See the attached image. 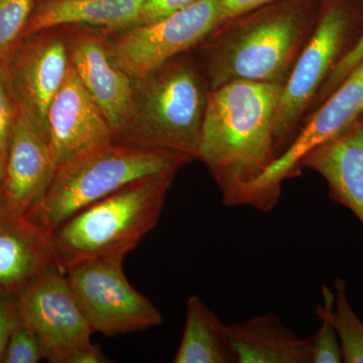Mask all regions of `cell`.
I'll return each instance as SVG.
<instances>
[{"instance_id": "cell-1", "label": "cell", "mask_w": 363, "mask_h": 363, "mask_svg": "<svg viewBox=\"0 0 363 363\" xmlns=\"http://www.w3.org/2000/svg\"><path fill=\"white\" fill-rule=\"evenodd\" d=\"M281 83L236 80L207 98L199 159L226 206H241L250 183L276 159L274 113Z\"/></svg>"}, {"instance_id": "cell-2", "label": "cell", "mask_w": 363, "mask_h": 363, "mask_svg": "<svg viewBox=\"0 0 363 363\" xmlns=\"http://www.w3.org/2000/svg\"><path fill=\"white\" fill-rule=\"evenodd\" d=\"M176 173L133 182L56 227L52 241L59 269L65 272L87 260H123L157 226Z\"/></svg>"}, {"instance_id": "cell-3", "label": "cell", "mask_w": 363, "mask_h": 363, "mask_svg": "<svg viewBox=\"0 0 363 363\" xmlns=\"http://www.w3.org/2000/svg\"><path fill=\"white\" fill-rule=\"evenodd\" d=\"M206 101L194 68L169 62L135 80L130 119L112 143L199 157Z\"/></svg>"}, {"instance_id": "cell-4", "label": "cell", "mask_w": 363, "mask_h": 363, "mask_svg": "<svg viewBox=\"0 0 363 363\" xmlns=\"http://www.w3.org/2000/svg\"><path fill=\"white\" fill-rule=\"evenodd\" d=\"M189 160L177 152L112 143L57 169L44 200L28 216L52 231L80 210L133 182L178 171Z\"/></svg>"}, {"instance_id": "cell-5", "label": "cell", "mask_w": 363, "mask_h": 363, "mask_svg": "<svg viewBox=\"0 0 363 363\" xmlns=\"http://www.w3.org/2000/svg\"><path fill=\"white\" fill-rule=\"evenodd\" d=\"M303 33L302 21L291 11L269 14L229 33L212 55L213 89L236 80L279 83Z\"/></svg>"}, {"instance_id": "cell-6", "label": "cell", "mask_w": 363, "mask_h": 363, "mask_svg": "<svg viewBox=\"0 0 363 363\" xmlns=\"http://www.w3.org/2000/svg\"><path fill=\"white\" fill-rule=\"evenodd\" d=\"M123 264L119 259L87 260L64 272L93 333L116 336L164 323L156 306L130 285Z\"/></svg>"}, {"instance_id": "cell-7", "label": "cell", "mask_w": 363, "mask_h": 363, "mask_svg": "<svg viewBox=\"0 0 363 363\" xmlns=\"http://www.w3.org/2000/svg\"><path fill=\"white\" fill-rule=\"evenodd\" d=\"M224 21L218 0H200L154 23L133 26L106 43L112 60L133 80L194 47Z\"/></svg>"}, {"instance_id": "cell-8", "label": "cell", "mask_w": 363, "mask_h": 363, "mask_svg": "<svg viewBox=\"0 0 363 363\" xmlns=\"http://www.w3.org/2000/svg\"><path fill=\"white\" fill-rule=\"evenodd\" d=\"M363 112V61L344 79L321 108L310 119L292 145L250 183L242 206L262 212L274 209L284 182L297 175L301 162L319 145L333 140L357 123Z\"/></svg>"}, {"instance_id": "cell-9", "label": "cell", "mask_w": 363, "mask_h": 363, "mask_svg": "<svg viewBox=\"0 0 363 363\" xmlns=\"http://www.w3.org/2000/svg\"><path fill=\"white\" fill-rule=\"evenodd\" d=\"M18 300L21 319L39 336L47 362L70 363L79 350L92 344L94 333L58 267L30 281Z\"/></svg>"}, {"instance_id": "cell-10", "label": "cell", "mask_w": 363, "mask_h": 363, "mask_svg": "<svg viewBox=\"0 0 363 363\" xmlns=\"http://www.w3.org/2000/svg\"><path fill=\"white\" fill-rule=\"evenodd\" d=\"M348 30L350 16L342 7H331L322 16L290 77L281 85L274 113L276 145L290 135L318 87L337 63Z\"/></svg>"}, {"instance_id": "cell-11", "label": "cell", "mask_w": 363, "mask_h": 363, "mask_svg": "<svg viewBox=\"0 0 363 363\" xmlns=\"http://www.w3.org/2000/svg\"><path fill=\"white\" fill-rule=\"evenodd\" d=\"M47 133L57 169L113 142L111 124L71 65L50 105Z\"/></svg>"}, {"instance_id": "cell-12", "label": "cell", "mask_w": 363, "mask_h": 363, "mask_svg": "<svg viewBox=\"0 0 363 363\" xmlns=\"http://www.w3.org/2000/svg\"><path fill=\"white\" fill-rule=\"evenodd\" d=\"M57 169L47 131L18 106L7 149L2 197L30 215L44 200Z\"/></svg>"}, {"instance_id": "cell-13", "label": "cell", "mask_w": 363, "mask_h": 363, "mask_svg": "<svg viewBox=\"0 0 363 363\" xmlns=\"http://www.w3.org/2000/svg\"><path fill=\"white\" fill-rule=\"evenodd\" d=\"M68 47L54 37L30 35L21 40L6 66L14 99L47 131V114L68 72Z\"/></svg>"}, {"instance_id": "cell-14", "label": "cell", "mask_w": 363, "mask_h": 363, "mask_svg": "<svg viewBox=\"0 0 363 363\" xmlns=\"http://www.w3.org/2000/svg\"><path fill=\"white\" fill-rule=\"evenodd\" d=\"M58 267L52 231L0 196V293L18 296L30 281Z\"/></svg>"}, {"instance_id": "cell-15", "label": "cell", "mask_w": 363, "mask_h": 363, "mask_svg": "<svg viewBox=\"0 0 363 363\" xmlns=\"http://www.w3.org/2000/svg\"><path fill=\"white\" fill-rule=\"evenodd\" d=\"M67 47L72 68L104 112L114 138L130 119L135 80L114 63L106 43L98 35L80 33Z\"/></svg>"}, {"instance_id": "cell-16", "label": "cell", "mask_w": 363, "mask_h": 363, "mask_svg": "<svg viewBox=\"0 0 363 363\" xmlns=\"http://www.w3.org/2000/svg\"><path fill=\"white\" fill-rule=\"evenodd\" d=\"M323 177L333 201L350 210L363 224V123H355L319 145L301 162Z\"/></svg>"}, {"instance_id": "cell-17", "label": "cell", "mask_w": 363, "mask_h": 363, "mask_svg": "<svg viewBox=\"0 0 363 363\" xmlns=\"http://www.w3.org/2000/svg\"><path fill=\"white\" fill-rule=\"evenodd\" d=\"M238 363H311L309 338L286 328L277 315L227 325Z\"/></svg>"}, {"instance_id": "cell-18", "label": "cell", "mask_w": 363, "mask_h": 363, "mask_svg": "<svg viewBox=\"0 0 363 363\" xmlns=\"http://www.w3.org/2000/svg\"><path fill=\"white\" fill-rule=\"evenodd\" d=\"M143 1L145 0H47L30 16L23 39L55 26L65 25L128 30L138 23Z\"/></svg>"}, {"instance_id": "cell-19", "label": "cell", "mask_w": 363, "mask_h": 363, "mask_svg": "<svg viewBox=\"0 0 363 363\" xmlns=\"http://www.w3.org/2000/svg\"><path fill=\"white\" fill-rule=\"evenodd\" d=\"M175 363H238L227 325L197 295L189 297Z\"/></svg>"}, {"instance_id": "cell-20", "label": "cell", "mask_w": 363, "mask_h": 363, "mask_svg": "<svg viewBox=\"0 0 363 363\" xmlns=\"http://www.w3.org/2000/svg\"><path fill=\"white\" fill-rule=\"evenodd\" d=\"M334 286L335 303L330 318L337 331L343 362L363 363V322L353 311L348 301L345 281L337 278L334 281Z\"/></svg>"}, {"instance_id": "cell-21", "label": "cell", "mask_w": 363, "mask_h": 363, "mask_svg": "<svg viewBox=\"0 0 363 363\" xmlns=\"http://www.w3.org/2000/svg\"><path fill=\"white\" fill-rule=\"evenodd\" d=\"M35 0H0V64L7 66L23 39Z\"/></svg>"}, {"instance_id": "cell-22", "label": "cell", "mask_w": 363, "mask_h": 363, "mask_svg": "<svg viewBox=\"0 0 363 363\" xmlns=\"http://www.w3.org/2000/svg\"><path fill=\"white\" fill-rule=\"evenodd\" d=\"M323 304L316 309V315L321 320V326L315 335L309 338L311 363L343 362L342 350L337 331L330 318L332 308L335 303V295L327 286H322Z\"/></svg>"}, {"instance_id": "cell-23", "label": "cell", "mask_w": 363, "mask_h": 363, "mask_svg": "<svg viewBox=\"0 0 363 363\" xmlns=\"http://www.w3.org/2000/svg\"><path fill=\"white\" fill-rule=\"evenodd\" d=\"M45 359V351L38 334L23 321L13 329L2 363H37Z\"/></svg>"}, {"instance_id": "cell-24", "label": "cell", "mask_w": 363, "mask_h": 363, "mask_svg": "<svg viewBox=\"0 0 363 363\" xmlns=\"http://www.w3.org/2000/svg\"><path fill=\"white\" fill-rule=\"evenodd\" d=\"M18 109V105L9 84L6 66L0 64V147L6 155Z\"/></svg>"}, {"instance_id": "cell-25", "label": "cell", "mask_w": 363, "mask_h": 363, "mask_svg": "<svg viewBox=\"0 0 363 363\" xmlns=\"http://www.w3.org/2000/svg\"><path fill=\"white\" fill-rule=\"evenodd\" d=\"M20 320L18 296L0 293V363L4 359L9 337Z\"/></svg>"}, {"instance_id": "cell-26", "label": "cell", "mask_w": 363, "mask_h": 363, "mask_svg": "<svg viewBox=\"0 0 363 363\" xmlns=\"http://www.w3.org/2000/svg\"><path fill=\"white\" fill-rule=\"evenodd\" d=\"M200 0H145L136 26L147 25L166 18Z\"/></svg>"}, {"instance_id": "cell-27", "label": "cell", "mask_w": 363, "mask_h": 363, "mask_svg": "<svg viewBox=\"0 0 363 363\" xmlns=\"http://www.w3.org/2000/svg\"><path fill=\"white\" fill-rule=\"evenodd\" d=\"M363 61V35L357 40V44L343 55L333 67L326 81V91L338 87L343 82L344 79L354 70Z\"/></svg>"}, {"instance_id": "cell-28", "label": "cell", "mask_w": 363, "mask_h": 363, "mask_svg": "<svg viewBox=\"0 0 363 363\" xmlns=\"http://www.w3.org/2000/svg\"><path fill=\"white\" fill-rule=\"evenodd\" d=\"M224 21L235 18L241 14L250 13L253 9L274 1V0H218Z\"/></svg>"}, {"instance_id": "cell-29", "label": "cell", "mask_w": 363, "mask_h": 363, "mask_svg": "<svg viewBox=\"0 0 363 363\" xmlns=\"http://www.w3.org/2000/svg\"><path fill=\"white\" fill-rule=\"evenodd\" d=\"M109 362L111 360L105 357L99 346L92 343L79 350L72 358L70 363H106Z\"/></svg>"}, {"instance_id": "cell-30", "label": "cell", "mask_w": 363, "mask_h": 363, "mask_svg": "<svg viewBox=\"0 0 363 363\" xmlns=\"http://www.w3.org/2000/svg\"><path fill=\"white\" fill-rule=\"evenodd\" d=\"M6 155L0 147V196L4 189V179H6Z\"/></svg>"}]
</instances>
